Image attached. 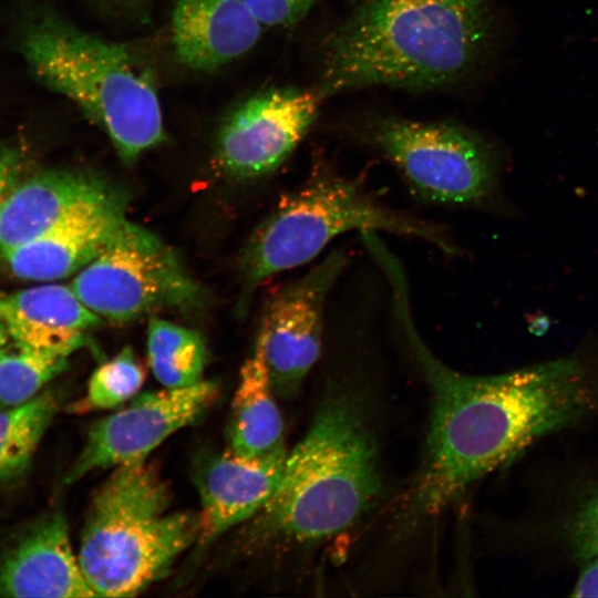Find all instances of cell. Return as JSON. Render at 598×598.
Masks as SVG:
<instances>
[{
  "instance_id": "obj_1",
  "label": "cell",
  "mask_w": 598,
  "mask_h": 598,
  "mask_svg": "<svg viewBox=\"0 0 598 598\" xmlns=\"http://www.w3.org/2000/svg\"><path fill=\"white\" fill-rule=\"evenodd\" d=\"M384 278L391 321L432 391L425 456L411 499L416 513L437 514L529 444L596 408L597 394L575 358L493 375L446 365L419 333L403 266L390 265Z\"/></svg>"
},
{
  "instance_id": "obj_2",
  "label": "cell",
  "mask_w": 598,
  "mask_h": 598,
  "mask_svg": "<svg viewBox=\"0 0 598 598\" xmlns=\"http://www.w3.org/2000/svg\"><path fill=\"white\" fill-rule=\"evenodd\" d=\"M491 39L485 0H362L322 41L318 90L326 97L370 86L455 84Z\"/></svg>"
},
{
  "instance_id": "obj_3",
  "label": "cell",
  "mask_w": 598,
  "mask_h": 598,
  "mask_svg": "<svg viewBox=\"0 0 598 598\" xmlns=\"http://www.w3.org/2000/svg\"><path fill=\"white\" fill-rule=\"evenodd\" d=\"M382 489L378 447L359 401L332 391L287 453L280 482L255 516L265 542L315 545L349 529Z\"/></svg>"
},
{
  "instance_id": "obj_4",
  "label": "cell",
  "mask_w": 598,
  "mask_h": 598,
  "mask_svg": "<svg viewBox=\"0 0 598 598\" xmlns=\"http://www.w3.org/2000/svg\"><path fill=\"white\" fill-rule=\"evenodd\" d=\"M22 51L34 75L74 102L126 163L164 141L151 73L125 45L47 16L25 32Z\"/></svg>"
},
{
  "instance_id": "obj_5",
  "label": "cell",
  "mask_w": 598,
  "mask_h": 598,
  "mask_svg": "<svg viewBox=\"0 0 598 598\" xmlns=\"http://www.w3.org/2000/svg\"><path fill=\"white\" fill-rule=\"evenodd\" d=\"M168 507V489L145 461L114 468L93 496L78 553L96 597L140 594L197 542L198 514Z\"/></svg>"
},
{
  "instance_id": "obj_6",
  "label": "cell",
  "mask_w": 598,
  "mask_h": 598,
  "mask_svg": "<svg viewBox=\"0 0 598 598\" xmlns=\"http://www.w3.org/2000/svg\"><path fill=\"white\" fill-rule=\"evenodd\" d=\"M353 230L406 236L445 254L456 252L445 228L393 208L368 190L359 177L343 175L320 162L251 236L241 260L244 277L254 287L308 264L334 238Z\"/></svg>"
},
{
  "instance_id": "obj_7",
  "label": "cell",
  "mask_w": 598,
  "mask_h": 598,
  "mask_svg": "<svg viewBox=\"0 0 598 598\" xmlns=\"http://www.w3.org/2000/svg\"><path fill=\"white\" fill-rule=\"evenodd\" d=\"M367 140L423 200L476 207L498 190L499 161L476 132L450 122L384 117L368 128Z\"/></svg>"
},
{
  "instance_id": "obj_8",
  "label": "cell",
  "mask_w": 598,
  "mask_h": 598,
  "mask_svg": "<svg viewBox=\"0 0 598 598\" xmlns=\"http://www.w3.org/2000/svg\"><path fill=\"white\" fill-rule=\"evenodd\" d=\"M81 301L109 321L162 308L189 310L200 290L157 236L126 220L112 243L71 283Z\"/></svg>"
},
{
  "instance_id": "obj_9",
  "label": "cell",
  "mask_w": 598,
  "mask_h": 598,
  "mask_svg": "<svg viewBox=\"0 0 598 598\" xmlns=\"http://www.w3.org/2000/svg\"><path fill=\"white\" fill-rule=\"evenodd\" d=\"M347 266V254L334 249L269 299L256 343L277 395L297 394L319 360L329 297Z\"/></svg>"
},
{
  "instance_id": "obj_10",
  "label": "cell",
  "mask_w": 598,
  "mask_h": 598,
  "mask_svg": "<svg viewBox=\"0 0 598 598\" xmlns=\"http://www.w3.org/2000/svg\"><path fill=\"white\" fill-rule=\"evenodd\" d=\"M216 398V384L204 380L133 398L127 406L92 425L66 483L99 468L145 461L173 433L196 422Z\"/></svg>"
},
{
  "instance_id": "obj_11",
  "label": "cell",
  "mask_w": 598,
  "mask_h": 598,
  "mask_svg": "<svg viewBox=\"0 0 598 598\" xmlns=\"http://www.w3.org/2000/svg\"><path fill=\"white\" fill-rule=\"evenodd\" d=\"M318 90L269 89L240 104L221 125L215 164L226 176L255 178L277 169L317 117Z\"/></svg>"
},
{
  "instance_id": "obj_12",
  "label": "cell",
  "mask_w": 598,
  "mask_h": 598,
  "mask_svg": "<svg viewBox=\"0 0 598 598\" xmlns=\"http://www.w3.org/2000/svg\"><path fill=\"white\" fill-rule=\"evenodd\" d=\"M286 448L248 456L230 448L208 455L195 473L200 496V545L255 517L276 491L285 467Z\"/></svg>"
},
{
  "instance_id": "obj_13",
  "label": "cell",
  "mask_w": 598,
  "mask_h": 598,
  "mask_svg": "<svg viewBox=\"0 0 598 598\" xmlns=\"http://www.w3.org/2000/svg\"><path fill=\"white\" fill-rule=\"evenodd\" d=\"M120 197L86 173L47 171L19 181L0 208V252L32 240L69 217Z\"/></svg>"
},
{
  "instance_id": "obj_14",
  "label": "cell",
  "mask_w": 598,
  "mask_h": 598,
  "mask_svg": "<svg viewBox=\"0 0 598 598\" xmlns=\"http://www.w3.org/2000/svg\"><path fill=\"white\" fill-rule=\"evenodd\" d=\"M0 596L96 597L73 553L61 512L37 522L2 557Z\"/></svg>"
},
{
  "instance_id": "obj_15",
  "label": "cell",
  "mask_w": 598,
  "mask_h": 598,
  "mask_svg": "<svg viewBox=\"0 0 598 598\" xmlns=\"http://www.w3.org/2000/svg\"><path fill=\"white\" fill-rule=\"evenodd\" d=\"M125 221L123 202L117 197L69 217L2 255L18 278L37 281L65 278L97 257Z\"/></svg>"
},
{
  "instance_id": "obj_16",
  "label": "cell",
  "mask_w": 598,
  "mask_h": 598,
  "mask_svg": "<svg viewBox=\"0 0 598 598\" xmlns=\"http://www.w3.org/2000/svg\"><path fill=\"white\" fill-rule=\"evenodd\" d=\"M261 29L244 0H178L172 20L174 52L193 70L214 71L252 49Z\"/></svg>"
},
{
  "instance_id": "obj_17",
  "label": "cell",
  "mask_w": 598,
  "mask_h": 598,
  "mask_svg": "<svg viewBox=\"0 0 598 598\" xmlns=\"http://www.w3.org/2000/svg\"><path fill=\"white\" fill-rule=\"evenodd\" d=\"M71 286L43 285L0 291V322L10 339L70 355L85 346L84 331L102 323Z\"/></svg>"
},
{
  "instance_id": "obj_18",
  "label": "cell",
  "mask_w": 598,
  "mask_h": 598,
  "mask_svg": "<svg viewBox=\"0 0 598 598\" xmlns=\"http://www.w3.org/2000/svg\"><path fill=\"white\" fill-rule=\"evenodd\" d=\"M260 347L240 369L231 404L228 448L248 455H264L286 448L280 411Z\"/></svg>"
},
{
  "instance_id": "obj_19",
  "label": "cell",
  "mask_w": 598,
  "mask_h": 598,
  "mask_svg": "<svg viewBox=\"0 0 598 598\" xmlns=\"http://www.w3.org/2000/svg\"><path fill=\"white\" fill-rule=\"evenodd\" d=\"M148 363L165 388H183L203 381L207 350L200 334L153 317L147 328Z\"/></svg>"
},
{
  "instance_id": "obj_20",
  "label": "cell",
  "mask_w": 598,
  "mask_h": 598,
  "mask_svg": "<svg viewBox=\"0 0 598 598\" xmlns=\"http://www.w3.org/2000/svg\"><path fill=\"white\" fill-rule=\"evenodd\" d=\"M49 390L17 406L0 409V481L20 477L58 410Z\"/></svg>"
},
{
  "instance_id": "obj_21",
  "label": "cell",
  "mask_w": 598,
  "mask_h": 598,
  "mask_svg": "<svg viewBox=\"0 0 598 598\" xmlns=\"http://www.w3.org/2000/svg\"><path fill=\"white\" fill-rule=\"evenodd\" d=\"M68 354L13 341L0 351V409L17 406L39 394L66 369Z\"/></svg>"
},
{
  "instance_id": "obj_22",
  "label": "cell",
  "mask_w": 598,
  "mask_h": 598,
  "mask_svg": "<svg viewBox=\"0 0 598 598\" xmlns=\"http://www.w3.org/2000/svg\"><path fill=\"white\" fill-rule=\"evenodd\" d=\"M144 378V370L133 350L125 347L92 373L85 398L76 403V411L115 408L134 398Z\"/></svg>"
},
{
  "instance_id": "obj_23",
  "label": "cell",
  "mask_w": 598,
  "mask_h": 598,
  "mask_svg": "<svg viewBox=\"0 0 598 598\" xmlns=\"http://www.w3.org/2000/svg\"><path fill=\"white\" fill-rule=\"evenodd\" d=\"M574 553L581 559L598 556V492L586 501L571 525Z\"/></svg>"
},
{
  "instance_id": "obj_24",
  "label": "cell",
  "mask_w": 598,
  "mask_h": 598,
  "mask_svg": "<svg viewBox=\"0 0 598 598\" xmlns=\"http://www.w3.org/2000/svg\"><path fill=\"white\" fill-rule=\"evenodd\" d=\"M257 9L279 27L300 21L319 0H252Z\"/></svg>"
},
{
  "instance_id": "obj_25",
  "label": "cell",
  "mask_w": 598,
  "mask_h": 598,
  "mask_svg": "<svg viewBox=\"0 0 598 598\" xmlns=\"http://www.w3.org/2000/svg\"><path fill=\"white\" fill-rule=\"evenodd\" d=\"M102 13L144 21L148 17L150 0H86Z\"/></svg>"
},
{
  "instance_id": "obj_26",
  "label": "cell",
  "mask_w": 598,
  "mask_h": 598,
  "mask_svg": "<svg viewBox=\"0 0 598 598\" xmlns=\"http://www.w3.org/2000/svg\"><path fill=\"white\" fill-rule=\"evenodd\" d=\"M22 155L12 147H0V208L12 187L20 181Z\"/></svg>"
},
{
  "instance_id": "obj_27",
  "label": "cell",
  "mask_w": 598,
  "mask_h": 598,
  "mask_svg": "<svg viewBox=\"0 0 598 598\" xmlns=\"http://www.w3.org/2000/svg\"><path fill=\"white\" fill-rule=\"evenodd\" d=\"M588 560L570 594L571 597H598V556Z\"/></svg>"
},
{
  "instance_id": "obj_28",
  "label": "cell",
  "mask_w": 598,
  "mask_h": 598,
  "mask_svg": "<svg viewBox=\"0 0 598 598\" xmlns=\"http://www.w3.org/2000/svg\"><path fill=\"white\" fill-rule=\"evenodd\" d=\"M10 336L4 328V326L0 322V351L9 343Z\"/></svg>"
}]
</instances>
